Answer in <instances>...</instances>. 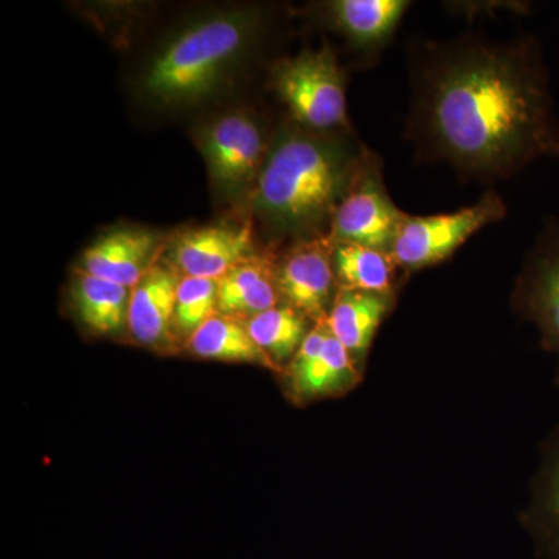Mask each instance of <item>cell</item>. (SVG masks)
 <instances>
[{
	"label": "cell",
	"instance_id": "obj_14",
	"mask_svg": "<svg viewBox=\"0 0 559 559\" xmlns=\"http://www.w3.org/2000/svg\"><path fill=\"white\" fill-rule=\"evenodd\" d=\"M411 2L406 0H334L326 3V17L353 44L364 50H380L392 38Z\"/></svg>",
	"mask_w": 559,
	"mask_h": 559
},
{
	"label": "cell",
	"instance_id": "obj_6",
	"mask_svg": "<svg viewBox=\"0 0 559 559\" xmlns=\"http://www.w3.org/2000/svg\"><path fill=\"white\" fill-rule=\"evenodd\" d=\"M197 142L212 182L227 197L246 193L257 183L270 151L263 127L246 110L215 117L198 131Z\"/></svg>",
	"mask_w": 559,
	"mask_h": 559
},
{
	"label": "cell",
	"instance_id": "obj_16",
	"mask_svg": "<svg viewBox=\"0 0 559 559\" xmlns=\"http://www.w3.org/2000/svg\"><path fill=\"white\" fill-rule=\"evenodd\" d=\"M289 378L294 395L304 401L345 393L360 380L358 367L331 331L318 356L290 364Z\"/></svg>",
	"mask_w": 559,
	"mask_h": 559
},
{
	"label": "cell",
	"instance_id": "obj_3",
	"mask_svg": "<svg viewBox=\"0 0 559 559\" xmlns=\"http://www.w3.org/2000/svg\"><path fill=\"white\" fill-rule=\"evenodd\" d=\"M252 10H227L182 28L146 66L143 95L164 108H183L218 90L259 32Z\"/></svg>",
	"mask_w": 559,
	"mask_h": 559
},
{
	"label": "cell",
	"instance_id": "obj_1",
	"mask_svg": "<svg viewBox=\"0 0 559 559\" xmlns=\"http://www.w3.org/2000/svg\"><path fill=\"white\" fill-rule=\"evenodd\" d=\"M409 134L468 178H510L559 156V119L539 44L463 36L419 46Z\"/></svg>",
	"mask_w": 559,
	"mask_h": 559
},
{
	"label": "cell",
	"instance_id": "obj_11",
	"mask_svg": "<svg viewBox=\"0 0 559 559\" xmlns=\"http://www.w3.org/2000/svg\"><path fill=\"white\" fill-rule=\"evenodd\" d=\"M159 238L153 231L116 229L106 231L83 253L87 274L134 288L154 264Z\"/></svg>",
	"mask_w": 559,
	"mask_h": 559
},
{
	"label": "cell",
	"instance_id": "obj_7",
	"mask_svg": "<svg viewBox=\"0 0 559 559\" xmlns=\"http://www.w3.org/2000/svg\"><path fill=\"white\" fill-rule=\"evenodd\" d=\"M407 216L385 189L380 157L367 151L334 213L329 238L331 242H355L390 253Z\"/></svg>",
	"mask_w": 559,
	"mask_h": 559
},
{
	"label": "cell",
	"instance_id": "obj_12",
	"mask_svg": "<svg viewBox=\"0 0 559 559\" xmlns=\"http://www.w3.org/2000/svg\"><path fill=\"white\" fill-rule=\"evenodd\" d=\"M179 282L170 267L154 263L132 288L128 326L140 344L159 347L170 342Z\"/></svg>",
	"mask_w": 559,
	"mask_h": 559
},
{
	"label": "cell",
	"instance_id": "obj_18",
	"mask_svg": "<svg viewBox=\"0 0 559 559\" xmlns=\"http://www.w3.org/2000/svg\"><path fill=\"white\" fill-rule=\"evenodd\" d=\"M333 270L340 288L395 294L399 264L392 253L355 245L333 242Z\"/></svg>",
	"mask_w": 559,
	"mask_h": 559
},
{
	"label": "cell",
	"instance_id": "obj_13",
	"mask_svg": "<svg viewBox=\"0 0 559 559\" xmlns=\"http://www.w3.org/2000/svg\"><path fill=\"white\" fill-rule=\"evenodd\" d=\"M395 304V294L340 288L329 314L331 333L360 370L374 334Z\"/></svg>",
	"mask_w": 559,
	"mask_h": 559
},
{
	"label": "cell",
	"instance_id": "obj_21",
	"mask_svg": "<svg viewBox=\"0 0 559 559\" xmlns=\"http://www.w3.org/2000/svg\"><path fill=\"white\" fill-rule=\"evenodd\" d=\"M218 312V282L194 277L180 280L173 320L175 330L190 337Z\"/></svg>",
	"mask_w": 559,
	"mask_h": 559
},
{
	"label": "cell",
	"instance_id": "obj_19",
	"mask_svg": "<svg viewBox=\"0 0 559 559\" xmlns=\"http://www.w3.org/2000/svg\"><path fill=\"white\" fill-rule=\"evenodd\" d=\"M189 348L205 359L227 362L259 364L267 369H278L270 356L255 344L246 325L234 316L216 314L189 337Z\"/></svg>",
	"mask_w": 559,
	"mask_h": 559
},
{
	"label": "cell",
	"instance_id": "obj_15",
	"mask_svg": "<svg viewBox=\"0 0 559 559\" xmlns=\"http://www.w3.org/2000/svg\"><path fill=\"white\" fill-rule=\"evenodd\" d=\"M277 270L264 257L250 255L218 280V311L257 316L277 307Z\"/></svg>",
	"mask_w": 559,
	"mask_h": 559
},
{
	"label": "cell",
	"instance_id": "obj_4",
	"mask_svg": "<svg viewBox=\"0 0 559 559\" xmlns=\"http://www.w3.org/2000/svg\"><path fill=\"white\" fill-rule=\"evenodd\" d=\"M271 81L280 100L301 127L318 132L348 127L345 73L331 47L304 50L280 60L272 69Z\"/></svg>",
	"mask_w": 559,
	"mask_h": 559
},
{
	"label": "cell",
	"instance_id": "obj_9",
	"mask_svg": "<svg viewBox=\"0 0 559 559\" xmlns=\"http://www.w3.org/2000/svg\"><path fill=\"white\" fill-rule=\"evenodd\" d=\"M336 283L333 242L329 237L301 241L286 253L277 270L280 296L288 307L301 312L305 318L316 320V323L329 319V307L336 296H333Z\"/></svg>",
	"mask_w": 559,
	"mask_h": 559
},
{
	"label": "cell",
	"instance_id": "obj_2",
	"mask_svg": "<svg viewBox=\"0 0 559 559\" xmlns=\"http://www.w3.org/2000/svg\"><path fill=\"white\" fill-rule=\"evenodd\" d=\"M367 150L296 123L275 138L257 180L255 205L278 231L311 235L334 218Z\"/></svg>",
	"mask_w": 559,
	"mask_h": 559
},
{
	"label": "cell",
	"instance_id": "obj_20",
	"mask_svg": "<svg viewBox=\"0 0 559 559\" xmlns=\"http://www.w3.org/2000/svg\"><path fill=\"white\" fill-rule=\"evenodd\" d=\"M293 307H275L270 311L252 316L246 322L250 336L275 366L296 356L307 334V320Z\"/></svg>",
	"mask_w": 559,
	"mask_h": 559
},
{
	"label": "cell",
	"instance_id": "obj_5",
	"mask_svg": "<svg viewBox=\"0 0 559 559\" xmlns=\"http://www.w3.org/2000/svg\"><path fill=\"white\" fill-rule=\"evenodd\" d=\"M507 205L495 191L457 212L407 216L399 231L392 257L400 270L419 271L450 259L474 234L506 218Z\"/></svg>",
	"mask_w": 559,
	"mask_h": 559
},
{
	"label": "cell",
	"instance_id": "obj_8",
	"mask_svg": "<svg viewBox=\"0 0 559 559\" xmlns=\"http://www.w3.org/2000/svg\"><path fill=\"white\" fill-rule=\"evenodd\" d=\"M514 307L538 326L543 347L559 356V218H550L535 246L514 289Z\"/></svg>",
	"mask_w": 559,
	"mask_h": 559
},
{
	"label": "cell",
	"instance_id": "obj_22",
	"mask_svg": "<svg viewBox=\"0 0 559 559\" xmlns=\"http://www.w3.org/2000/svg\"><path fill=\"white\" fill-rule=\"evenodd\" d=\"M532 524L538 530L544 543L559 555V441L540 474Z\"/></svg>",
	"mask_w": 559,
	"mask_h": 559
},
{
	"label": "cell",
	"instance_id": "obj_17",
	"mask_svg": "<svg viewBox=\"0 0 559 559\" xmlns=\"http://www.w3.org/2000/svg\"><path fill=\"white\" fill-rule=\"evenodd\" d=\"M131 290L86 271H76L72 297L81 322L102 336L121 333L130 318Z\"/></svg>",
	"mask_w": 559,
	"mask_h": 559
},
{
	"label": "cell",
	"instance_id": "obj_10",
	"mask_svg": "<svg viewBox=\"0 0 559 559\" xmlns=\"http://www.w3.org/2000/svg\"><path fill=\"white\" fill-rule=\"evenodd\" d=\"M252 255L250 227L209 226L179 235L170 260L186 277L218 280Z\"/></svg>",
	"mask_w": 559,
	"mask_h": 559
}]
</instances>
